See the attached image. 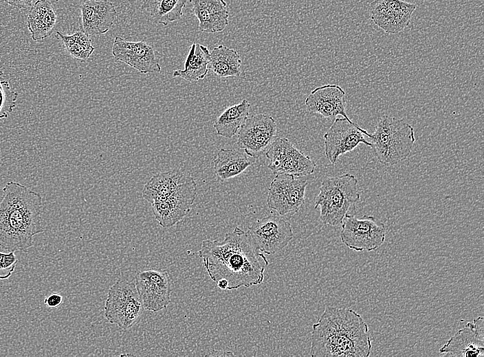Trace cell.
I'll return each instance as SVG.
<instances>
[{"label": "cell", "instance_id": "cell-1", "mask_svg": "<svg viewBox=\"0 0 484 357\" xmlns=\"http://www.w3.org/2000/svg\"><path fill=\"white\" fill-rule=\"evenodd\" d=\"M198 255L210 279L223 290L261 284L269 264L248 230L239 227L226 233L222 240H203Z\"/></svg>", "mask_w": 484, "mask_h": 357}, {"label": "cell", "instance_id": "cell-2", "mask_svg": "<svg viewBox=\"0 0 484 357\" xmlns=\"http://www.w3.org/2000/svg\"><path fill=\"white\" fill-rule=\"evenodd\" d=\"M371 349L368 325L352 309L327 306L312 325L311 356L368 357Z\"/></svg>", "mask_w": 484, "mask_h": 357}, {"label": "cell", "instance_id": "cell-3", "mask_svg": "<svg viewBox=\"0 0 484 357\" xmlns=\"http://www.w3.org/2000/svg\"><path fill=\"white\" fill-rule=\"evenodd\" d=\"M0 199V246L8 251L27 253L34 237L45 232L41 215L42 196L15 181L8 182Z\"/></svg>", "mask_w": 484, "mask_h": 357}, {"label": "cell", "instance_id": "cell-4", "mask_svg": "<svg viewBox=\"0 0 484 357\" xmlns=\"http://www.w3.org/2000/svg\"><path fill=\"white\" fill-rule=\"evenodd\" d=\"M355 176L345 173L327 177L321 183L314 209L320 208V220L324 224L340 225L346 215L355 209L360 200Z\"/></svg>", "mask_w": 484, "mask_h": 357}, {"label": "cell", "instance_id": "cell-5", "mask_svg": "<svg viewBox=\"0 0 484 357\" xmlns=\"http://www.w3.org/2000/svg\"><path fill=\"white\" fill-rule=\"evenodd\" d=\"M378 161L393 166L410 154L416 141L414 128L403 119L383 115L369 137Z\"/></svg>", "mask_w": 484, "mask_h": 357}, {"label": "cell", "instance_id": "cell-6", "mask_svg": "<svg viewBox=\"0 0 484 357\" xmlns=\"http://www.w3.org/2000/svg\"><path fill=\"white\" fill-rule=\"evenodd\" d=\"M144 309L135 283L120 280L110 287L104 305L109 323L129 329L139 321Z\"/></svg>", "mask_w": 484, "mask_h": 357}, {"label": "cell", "instance_id": "cell-7", "mask_svg": "<svg viewBox=\"0 0 484 357\" xmlns=\"http://www.w3.org/2000/svg\"><path fill=\"white\" fill-rule=\"evenodd\" d=\"M340 237L349 249L357 252H371L380 248L386 238V227L373 216L357 218L347 214L341 224Z\"/></svg>", "mask_w": 484, "mask_h": 357}, {"label": "cell", "instance_id": "cell-8", "mask_svg": "<svg viewBox=\"0 0 484 357\" xmlns=\"http://www.w3.org/2000/svg\"><path fill=\"white\" fill-rule=\"evenodd\" d=\"M267 168L275 174L303 176L314 172L316 163L297 149L287 138L276 137L265 153Z\"/></svg>", "mask_w": 484, "mask_h": 357}, {"label": "cell", "instance_id": "cell-9", "mask_svg": "<svg viewBox=\"0 0 484 357\" xmlns=\"http://www.w3.org/2000/svg\"><path fill=\"white\" fill-rule=\"evenodd\" d=\"M275 119L258 113L248 117L238 131L236 144L250 157L257 159L265 154L277 137Z\"/></svg>", "mask_w": 484, "mask_h": 357}, {"label": "cell", "instance_id": "cell-10", "mask_svg": "<svg viewBox=\"0 0 484 357\" xmlns=\"http://www.w3.org/2000/svg\"><path fill=\"white\" fill-rule=\"evenodd\" d=\"M248 231L257 249L267 255L281 251L294 238L290 223L282 216L258 219L248 227Z\"/></svg>", "mask_w": 484, "mask_h": 357}, {"label": "cell", "instance_id": "cell-11", "mask_svg": "<svg viewBox=\"0 0 484 357\" xmlns=\"http://www.w3.org/2000/svg\"><path fill=\"white\" fill-rule=\"evenodd\" d=\"M364 135L370 137L371 133L344 117L336 118L324 135V153L329 161L334 165L340 156L355 150L360 143L371 147Z\"/></svg>", "mask_w": 484, "mask_h": 357}, {"label": "cell", "instance_id": "cell-12", "mask_svg": "<svg viewBox=\"0 0 484 357\" xmlns=\"http://www.w3.org/2000/svg\"><path fill=\"white\" fill-rule=\"evenodd\" d=\"M307 181L289 174H277L271 181L267 196L269 209L280 216L297 213L305 202Z\"/></svg>", "mask_w": 484, "mask_h": 357}, {"label": "cell", "instance_id": "cell-13", "mask_svg": "<svg viewBox=\"0 0 484 357\" xmlns=\"http://www.w3.org/2000/svg\"><path fill=\"white\" fill-rule=\"evenodd\" d=\"M196 195L197 183L191 177L165 199L151 204L155 220L163 228L176 224L188 214Z\"/></svg>", "mask_w": 484, "mask_h": 357}, {"label": "cell", "instance_id": "cell-14", "mask_svg": "<svg viewBox=\"0 0 484 357\" xmlns=\"http://www.w3.org/2000/svg\"><path fill=\"white\" fill-rule=\"evenodd\" d=\"M135 284L146 310L157 312L171 301V280L166 270L148 269L138 272Z\"/></svg>", "mask_w": 484, "mask_h": 357}, {"label": "cell", "instance_id": "cell-15", "mask_svg": "<svg viewBox=\"0 0 484 357\" xmlns=\"http://www.w3.org/2000/svg\"><path fill=\"white\" fill-rule=\"evenodd\" d=\"M111 53L116 60L124 62L141 73L161 72L158 51L144 41H129L116 36Z\"/></svg>", "mask_w": 484, "mask_h": 357}, {"label": "cell", "instance_id": "cell-16", "mask_svg": "<svg viewBox=\"0 0 484 357\" xmlns=\"http://www.w3.org/2000/svg\"><path fill=\"white\" fill-rule=\"evenodd\" d=\"M416 5L403 0H373L370 3V17L385 32H402L410 23Z\"/></svg>", "mask_w": 484, "mask_h": 357}, {"label": "cell", "instance_id": "cell-17", "mask_svg": "<svg viewBox=\"0 0 484 357\" xmlns=\"http://www.w3.org/2000/svg\"><path fill=\"white\" fill-rule=\"evenodd\" d=\"M439 353L460 357L484 356L483 317L468 322L439 349Z\"/></svg>", "mask_w": 484, "mask_h": 357}, {"label": "cell", "instance_id": "cell-18", "mask_svg": "<svg viewBox=\"0 0 484 357\" xmlns=\"http://www.w3.org/2000/svg\"><path fill=\"white\" fill-rule=\"evenodd\" d=\"M307 111L333 119L338 115L349 119L346 113V93L338 84H328L313 89L305 100Z\"/></svg>", "mask_w": 484, "mask_h": 357}, {"label": "cell", "instance_id": "cell-19", "mask_svg": "<svg viewBox=\"0 0 484 357\" xmlns=\"http://www.w3.org/2000/svg\"><path fill=\"white\" fill-rule=\"evenodd\" d=\"M80 8L82 31L88 36L106 34L117 20L116 7L108 0H84Z\"/></svg>", "mask_w": 484, "mask_h": 357}, {"label": "cell", "instance_id": "cell-20", "mask_svg": "<svg viewBox=\"0 0 484 357\" xmlns=\"http://www.w3.org/2000/svg\"><path fill=\"white\" fill-rule=\"evenodd\" d=\"M190 3L200 32H221L228 25L229 11L224 0H190Z\"/></svg>", "mask_w": 484, "mask_h": 357}, {"label": "cell", "instance_id": "cell-21", "mask_svg": "<svg viewBox=\"0 0 484 357\" xmlns=\"http://www.w3.org/2000/svg\"><path fill=\"white\" fill-rule=\"evenodd\" d=\"M191 175L182 169H173L153 175L144 185L142 196L152 204L165 199Z\"/></svg>", "mask_w": 484, "mask_h": 357}, {"label": "cell", "instance_id": "cell-22", "mask_svg": "<svg viewBox=\"0 0 484 357\" xmlns=\"http://www.w3.org/2000/svg\"><path fill=\"white\" fill-rule=\"evenodd\" d=\"M254 159L245 152L221 148L213 160L214 172L218 180L225 181L243 173L255 163Z\"/></svg>", "mask_w": 484, "mask_h": 357}, {"label": "cell", "instance_id": "cell-23", "mask_svg": "<svg viewBox=\"0 0 484 357\" xmlns=\"http://www.w3.org/2000/svg\"><path fill=\"white\" fill-rule=\"evenodd\" d=\"M57 20L54 7L48 0H37L28 15V29L34 41H39L52 34Z\"/></svg>", "mask_w": 484, "mask_h": 357}, {"label": "cell", "instance_id": "cell-24", "mask_svg": "<svg viewBox=\"0 0 484 357\" xmlns=\"http://www.w3.org/2000/svg\"><path fill=\"white\" fill-rule=\"evenodd\" d=\"M209 58L210 51L206 46L193 43L190 47L184 69L175 70L173 76L190 82L204 79L208 72Z\"/></svg>", "mask_w": 484, "mask_h": 357}, {"label": "cell", "instance_id": "cell-25", "mask_svg": "<svg viewBox=\"0 0 484 357\" xmlns=\"http://www.w3.org/2000/svg\"><path fill=\"white\" fill-rule=\"evenodd\" d=\"M241 65L240 55L233 48L219 45L210 51L208 67L212 73L219 78L239 76Z\"/></svg>", "mask_w": 484, "mask_h": 357}, {"label": "cell", "instance_id": "cell-26", "mask_svg": "<svg viewBox=\"0 0 484 357\" xmlns=\"http://www.w3.org/2000/svg\"><path fill=\"white\" fill-rule=\"evenodd\" d=\"M250 109V103L246 99L228 107L213 124L217 134L225 138H232L249 117Z\"/></svg>", "mask_w": 484, "mask_h": 357}, {"label": "cell", "instance_id": "cell-27", "mask_svg": "<svg viewBox=\"0 0 484 357\" xmlns=\"http://www.w3.org/2000/svg\"><path fill=\"white\" fill-rule=\"evenodd\" d=\"M188 0H143L142 9L156 23L168 25L178 21Z\"/></svg>", "mask_w": 484, "mask_h": 357}, {"label": "cell", "instance_id": "cell-28", "mask_svg": "<svg viewBox=\"0 0 484 357\" xmlns=\"http://www.w3.org/2000/svg\"><path fill=\"white\" fill-rule=\"evenodd\" d=\"M56 37L61 40L69 55L81 62L87 61L95 49L89 36L82 30L67 35L57 31Z\"/></svg>", "mask_w": 484, "mask_h": 357}, {"label": "cell", "instance_id": "cell-29", "mask_svg": "<svg viewBox=\"0 0 484 357\" xmlns=\"http://www.w3.org/2000/svg\"><path fill=\"white\" fill-rule=\"evenodd\" d=\"M0 69V119L7 118L16 106L18 93L10 87L8 81L1 80Z\"/></svg>", "mask_w": 484, "mask_h": 357}, {"label": "cell", "instance_id": "cell-30", "mask_svg": "<svg viewBox=\"0 0 484 357\" xmlns=\"http://www.w3.org/2000/svg\"><path fill=\"white\" fill-rule=\"evenodd\" d=\"M14 251L0 252V280L8 279L14 271L18 260Z\"/></svg>", "mask_w": 484, "mask_h": 357}, {"label": "cell", "instance_id": "cell-31", "mask_svg": "<svg viewBox=\"0 0 484 357\" xmlns=\"http://www.w3.org/2000/svg\"><path fill=\"white\" fill-rule=\"evenodd\" d=\"M63 302V296L58 292H52L44 299V304L49 308H55L60 306Z\"/></svg>", "mask_w": 484, "mask_h": 357}, {"label": "cell", "instance_id": "cell-32", "mask_svg": "<svg viewBox=\"0 0 484 357\" xmlns=\"http://www.w3.org/2000/svg\"><path fill=\"white\" fill-rule=\"evenodd\" d=\"M8 5L18 9H26L32 5L33 0H4Z\"/></svg>", "mask_w": 484, "mask_h": 357}, {"label": "cell", "instance_id": "cell-33", "mask_svg": "<svg viewBox=\"0 0 484 357\" xmlns=\"http://www.w3.org/2000/svg\"><path fill=\"white\" fill-rule=\"evenodd\" d=\"M56 1H58V0H56Z\"/></svg>", "mask_w": 484, "mask_h": 357}]
</instances>
